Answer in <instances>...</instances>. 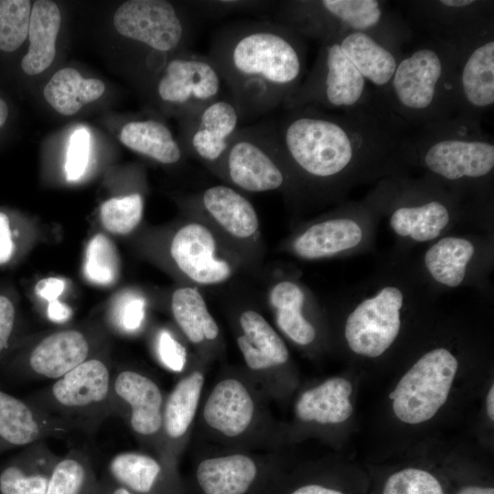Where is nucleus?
<instances>
[{"label":"nucleus","mask_w":494,"mask_h":494,"mask_svg":"<svg viewBox=\"0 0 494 494\" xmlns=\"http://www.w3.org/2000/svg\"><path fill=\"white\" fill-rule=\"evenodd\" d=\"M403 122L376 95L340 113L306 106L289 110L276 128L295 176L317 184H338L375 175L413 154Z\"/></svg>","instance_id":"nucleus-1"},{"label":"nucleus","mask_w":494,"mask_h":494,"mask_svg":"<svg viewBox=\"0 0 494 494\" xmlns=\"http://www.w3.org/2000/svg\"><path fill=\"white\" fill-rule=\"evenodd\" d=\"M304 38L276 21H241L213 36L209 57L242 120L267 113L295 92L304 80Z\"/></svg>","instance_id":"nucleus-2"},{"label":"nucleus","mask_w":494,"mask_h":494,"mask_svg":"<svg viewBox=\"0 0 494 494\" xmlns=\"http://www.w3.org/2000/svg\"><path fill=\"white\" fill-rule=\"evenodd\" d=\"M378 96L403 123L424 126L457 112V52L439 37L400 57L388 86Z\"/></svg>","instance_id":"nucleus-3"},{"label":"nucleus","mask_w":494,"mask_h":494,"mask_svg":"<svg viewBox=\"0 0 494 494\" xmlns=\"http://www.w3.org/2000/svg\"><path fill=\"white\" fill-rule=\"evenodd\" d=\"M276 22L321 43L349 31L368 33L397 46L403 30L377 0H295L278 5Z\"/></svg>","instance_id":"nucleus-4"},{"label":"nucleus","mask_w":494,"mask_h":494,"mask_svg":"<svg viewBox=\"0 0 494 494\" xmlns=\"http://www.w3.org/2000/svg\"><path fill=\"white\" fill-rule=\"evenodd\" d=\"M455 117L424 126L413 141V156L425 169L449 182L481 180L494 169V144L478 124Z\"/></svg>","instance_id":"nucleus-5"},{"label":"nucleus","mask_w":494,"mask_h":494,"mask_svg":"<svg viewBox=\"0 0 494 494\" xmlns=\"http://www.w3.org/2000/svg\"><path fill=\"white\" fill-rule=\"evenodd\" d=\"M113 373L106 358L92 356L26 399L91 436L112 416Z\"/></svg>","instance_id":"nucleus-6"},{"label":"nucleus","mask_w":494,"mask_h":494,"mask_svg":"<svg viewBox=\"0 0 494 494\" xmlns=\"http://www.w3.org/2000/svg\"><path fill=\"white\" fill-rule=\"evenodd\" d=\"M212 169L234 187L252 193L281 189L295 176L276 128L262 125L239 129Z\"/></svg>","instance_id":"nucleus-7"},{"label":"nucleus","mask_w":494,"mask_h":494,"mask_svg":"<svg viewBox=\"0 0 494 494\" xmlns=\"http://www.w3.org/2000/svg\"><path fill=\"white\" fill-rule=\"evenodd\" d=\"M375 96L368 91L366 80L343 53L337 37L321 43L311 70L283 106L287 111L306 106L345 111Z\"/></svg>","instance_id":"nucleus-8"},{"label":"nucleus","mask_w":494,"mask_h":494,"mask_svg":"<svg viewBox=\"0 0 494 494\" xmlns=\"http://www.w3.org/2000/svg\"><path fill=\"white\" fill-rule=\"evenodd\" d=\"M457 370L456 357L446 348L422 355L389 394L396 418L408 424L432 419L446 403Z\"/></svg>","instance_id":"nucleus-9"},{"label":"nucleus","mask_w":494,"mask_h":494,"mask_svg":"<svg viewBox=\"0 0 494 494\" xmlns=\"http://www.w3.org/2000/svg\"><path fill=\"white\" fill-rule=\"evenodd\" d=\"M447 41L457 52L456 117L478 123V116L494 103V38L490 20Z\"/></svg>","instance_id":"nucleus-10"},{"label":"nucleus","mask_w":494,"mask_h":494,"mask_svg":"<svg viewBox=\"0 0 494 494\" xmlns=\"http://www.w3.org/2000/svg\"><path fill=\"white\" fill-rule=\"evenodd\" d=\"M113 26L123 37L132 39L166 63L169 54L183 51L189 26L173 4L165 0H129L115 11Z\"/></svg>","instance_id":"nucleus-11"},{"label":"nucleus","mask_w":494,"mask_h":494,"mask_svg":"<svg viewBox=\"0 0 494 494\" xmlns=\"http://www.w3.org/2000/svg\"><path fill=\"white\" fill-rule=\"evenodd\" d=\"M404 299L400 287L387 285L358 303L344 327L349 349L367 358L384 354L401 331Z\"/></svg>","instance_id":"nucleus-12"},{"label":"nucleus","mask_w":494,"mask_h":494,"mask_svg":"<svg viewBox=\"0 0 494 494\" xmlns=\"http://www.w3.org/2000/svg\"><path fill=\"white\" fill-rule=\"evenodd\" d=\"M161 70L156 95L183 119L219 98L222 79L209 56L183 50Z\"/></svg>","instance_id":"nucleus-13"},{"label":"nucleus","mask_w":494,"mask_h":494,"mask_svg":"<svg viewBox=\"0 0 494 494\" xmlns=\"http://www.w3.org/2000/svg\"><path fill=\"white\" fill-rule=\"evenodd\" d=\"M92 339L82 329L63 328L32 344L8 361L5 372L11 380H57L94 356Z\"/></svg>","instance_id":"nucleus-14"},{"label":"nucleus","mask_w":494,"mask_h":494,"mask_svg":"<svg viewBox=\"0 0 494 494\" xmlns=\"http://www.w3.org/2000/svg\"><path fill=\"white\" fill-rule=\"evenodd\" d=\"M110 403L112 416L124 419L137 436L152 439L162 433L164 396L146 375L129 369L113 372Z\"/></svg>","instance_id":"nucleus-15"},{"label":"nucleus","mask_w":494,"mask_h":494,"mask_svg":"<svg viewBox=\"0 0 494 494\" xmlns=\"http://www.w3.org/2000/svg\"><path fill=\"white\" fill-rule=\"evenodd\" d=\"M170 254L181 273L198 285H220L233 274V266L220 254L213 232L198 221L187 223L175 233Z\"/></svg>","instance_id":"nucleus-16"},{"label":"nucleus","mask_w":494,"mask_h":494,"mask_svg":"<svg viewBox=\"0 0 494 494\" xmlns=\"http://www.w3.org/2000/svg\"><path fill=\"white\" fill-rule=\"evenodd\" d=\"M241 113L231 99L217 98L184 118V144L194 157L213 168L238 132Z\"/></svg>","instance_id":"nucleus-17"},{"label":"nucleus","mask_w":494,"mask_h":494,"mask_svg":"<svg viewBox=\"0 0 494 494\" xmlns=\"http://www.w3.org/2000/svg\"><path fill=\"white\" fill-rule=\"evenodd\" d=\"M73 432L67 422L0 388V455L47 438L64 439Z\"/></svg>","instance_id":"nucleus-18"},{"label":"nucleus","mask_w":494,"mask_h":494,"mask_svg":"<svg viewBox=\"0 0 494 494\" xmlns=\"http://www.w3.org/2000/svg\"><path fill=\"white\" fill-rule=\"evenodd\" d=\"M59 458L45 440L23 447L0 463V494H47Z\"/></svg>","instance_id":"nucleus-19"},{"label":"nucleus","mask_w":494,"mask_h":494,"mask_svg":"<svg viewBox=\"0 0 494 494\" xmlns=\"http://www.w3.org/2000/svg\"><path fill=\"white\" fill-rule=\"evenodd\" d=\"M253 401L245 386L235 379L220 381L209 395L204 410L205 422L224 435L234 437L250 425Z\"/></svg>","instance_id":"nucleus-20"},{"label":"nucleus","mask_w":494,"mask_h":494,"mask_svg":"<svg viewBox=\"0 0 494 494\" xmlns=\"http://www.w3.org/2000/svg\"><path fill=\"white\" fill-rule=\"evenodd\" d=\"M338 38L343 53L366 81L384 90L401 57L397 48L365 32L349 31Z\"/></svg>","instance_id":"nucleus-21"},{"label":"nucleus","mask_w":494,"mask_h":494,"mask_svg":"<svg viewBox=\"0 0 494 494\" xmlns=\"http://www.w3.org/2000/svg\"><path fill=\"white\" fill-rule=\"evenodd\" d=\"M363 239V230L351 218L340 217L311 225L293 242V251L305 260H317L351 250Z\"/></svg>","instance_id":"nucleus-22"},{"label":"nucleus","mask_w":494,"mask_h":494,"mask_svg":"<svg viewBox=\"0 0 494 494\" xmlns=\"http://www.w3.org/2000/svg\"><path fill=\"white\" fill-rule=\"evenodd\" d=\"M199 200L209 216L231 236L248 240L258 232L259 219L254 207L235 188L212 186L202 192Z\"/></svg>","instance_id":"nucleus-23"},{"label":"nucleus","mask_w":494,"mask_h":494,"mask_svg":"<svg viewBox=\"0 0 494 494\" xmlns=\"http://www.w3.org/2000/svg\"><path fill=\"white\" fill-rule=\"evenodd\" d=\"M239 322L242 334L237 338V345L250 369L266 370L288 360L285 343L260 313L245 310Z\"/></svg>","instance_id":"nucleus-24"},{"label":"nucleus","mask_w":494,"mask_h":494,"mask_svg":"<svg viewBox=\"0 0 494 494\" xmlns=\"http://www.w3.org/2000/svg\"><path fill=\"white\" fill-rule=\"evenodd\" d=\"M351 383L344 378H331L304 392L295 404V413L304 422L339 424L352 413Z\"/></svg>","instance_id":"nucleus-25"},{"label":"nucleus","mask_w":494,"mask_h":494,"mask_svg":"<svg viewBox=\"0 0 494 494\" xmlns=\"http://www.w3.org/2000/svg\"><path fill=\"white\" fill-rule=\"evenodd\" d=\"M60 22V11L56 3L38 0L33 4L27 35L29 48L21 61L25 73L37 75L51 65Z\"/></svg>","instance_id":"nucleus-26"},{"label":"nucleus","mask_w":494,"mask_h":494,"mask_svg":"<svg viewBox=\"0 0 494 494\" xmlns=\"http://www.w3.org/2000/svg\"><path fill=\"white\" fill-rule=\"evenodd\" d=\"M256 474L252 458L235 454L201 461L196 477L204 494H245Z\"/></svg>","instance_id":"nucleus-27"},{"label":"nucleus","mask_w":494,"mask_h":494,"mask_svg":"<svg viewBox=\"0 0 494 494\" xmlns=\"http://www.w3.org/2000/svg\"><path fill=\"white\" fill-rule=\"evenodd\" d=\"M450 218L448 206L433 199L395 208L389 222L398 236L425 242L439 237L449 224Z\"/></svg>","instance_id":"nucleus-28"},{"label":"nucleus","mask_w":494,"mask_h":494,"mask_svg":"<svg viewBox=\"0 0 494 494\" xmlns=\"http://www.w3.org/2000/svg\"><path fill=\"white\" fill-rule=\"evenodd\" d=\"M268 297L279 329L298 345L312 343L316 329L303 315L306 296L300 285L288 280L278 282Z\"/></svg>","instance_id":"nucleus-29"},{"label":"nucleus","mask_w":494,"mask_h":494,"mask_svg":"<svg viewBox=\"0 0 494 494\" xmlns=\"http://www.w3.org/2000/svg\"><path fill=\"white\" fill-rule=\"evenodd\" d=\"M119 138L131 150L161 164H176L183 156L169 128L156 120L129 122L122 128Z\"/></svg>","instance_id":"nucleus-30"},{"label":"nucleus","mask_w":494,"mask_h":494,"mask_svg":"<svg viewBox=\"0 0 494 494\" xmlns=\"http://www.w3.org/2000/svg\"><path fill=\"white\" fill-rule=\"evenodd\" d=\"M475 251V245L466 238L444 237L425 252L424 265L436 283L455 288L464 282Z\"/></svg>","instance_id":"nucleus-31"},{"label":"nucleus","mask_w":494,"mask_h":494,"mask_svg":"<svg viewBox=\"0 0 494 494\" xmlns=\"http://www.w3.org/2000/svg\"><path fill=\"white\" fill-rule=\"evenodd\" d=\"M105 86L98 79H84L72 68L57 71L44 88L46 101L59 113L71 115L99 99Z\"/></svg>","instance_id":"nucleus-32"},{"label":"nucleus","mask_w":494,"mask_h":494,"mask_svg":"<svg viewBox=\"0 0 494 494\" xmlns=\"http://www.w3.org/2000/svg\"><path fill=\"white\" fill-rule=\"evenodd\" d=\"M171 312L176 323L191 343L199 344L218 337V324L197 288L184 286L175 290L171 297Z\"/></svg>","instance_id":"nucleus-33"},{"label":"nucleus","mask_w":494,"mask_h":494,"mask_svg":"<svg viewBox=\"0 0 494 494\" xmlns=\"http://www.w3.org/2000/svg\"><path fill=\"white\" fill-rule=\"evenodd\" d=\"M204 376L199 371L180 380L174 387L163 409L162 433L169 441L184 436L190 426L199 402Z\"/></svg>","instance_id":"nucleus-34"},{"label":"nucleus","mask_w":494,"mask_h":494,"mask_svg":"<svg viewBox=\"0 0 494 494\" xmlns=\"http://www.w3.org/2000/svg\"><path fill=\"white\" fill-rule=\"evenodd\" d=\"M159 460L139 452L114 455L107 465L106 475L134 494H153L163 475Z\"/></svg>","instance_id":"nucleus-35"},{"label":"nucleus","mask_w":494,"mask_h":494,"mask_svg":"<svg viewBox=\"0 0 494 494\" xmlns=\"http://www.w3.org/2000/svg\"><path fill=\"white\" fill-rule=\"evenodd\" d=\"M47 494H99V478L89 455L70 449L56 462Z\"/></svg>","instance_id":"nucleus-36"},{"label":"nucleus","mask_w":494,"mask_h":494,"mask_svg":"<svg viewBox=\"0 0 494 494\" xmlns=\"http://www.w3.org/2000/svg\"><path fill=\"white\" fill-rule=\"evenodd\" d=\"M378 494H448V488L435 473L423 467H407L387 476Z\"/></svg>","instance_id":"nucleus-37"},{"label":"nucleus","mask_w":494,"mask_h":494,"mask_svg":"<svg viewBox=\"0 0 494 494\" xmlns=\"http://www.w3.org/2000/svg\"><path fill=\"white\" fill-rule=\"evenodd\" d=\"M119 259L113 242L103 234L93 236L85 251L83 273L86 279L99 285L113 284L119 275Z\"/></svg>","instance_id":"nucleus-38"},{"label":"nucleus","mask_w":494,"mask_h":494,"mask_svg":"<svg viewBox=\"0 0 494 494\" xmlns=\"http://www.w3.org/2000/svg\"><path fill=\"white\" fill-rule=\"evenodd\" d=\"M143 212V197L139 193H133L104 201L100 208V218L108 231L124 235L137 227Z\"/></svg>","instance_id":"nucleus-39"},{"label":"nucleus","mask_w":494,"mask_h":494,"mask_svg":"<svg viewBox=\"0 0 494 494\" xmlns=\"http://www.w3.org/2000/svg\"><path fill=\"white\" fill-rule=\"evenodd\" d=\"M31 8L28 0H0V50L12 52L24 43Z\"/></svg>","instance_id":"nucleus-40"},{"label":"nucleus","mask_w":494,"mask_h":494,"mask_svg":"<svg viewBox=\"0 0 494 494\" xmlns=\"http://www.w3.org/2000/svg\"><path fill=\"white\" fill-rule=\"evenodd\" d=\"M145 317V301L142 296L127 293L120 296L111 308L112 327L123 334H134L143 326Z\"/></svg>","instance_id":"nucleus-41"},{"label":"nucleus","mask_w":494,"mask_h":494,"mask_svg":"<svg viewBox=\"0 0 494 494\" xmlns=\"http://www.w3.org/2000/svg\"><path fill=\"white\" fill-rule=\"evenodd\" d=\"M90 133L83 127L76 129L70 139L65 163V174L69 181H76L85 173L90 159Z\"/></svg>","instance_id":"nucleus-42"},{"label":"nucleus","mask_w":494,"mask_h":494,"mask_svg":"<svg viewBox=\"0 0 494 494\" xmlns=\"http://www.w3.org/2000/svg\"><path fill=\"white\" fill-rule=\"evenodd\" d=\"M155 351L160 363L174 372H180L187 363L184 346L166 329H160L155 338Z\"/></svg>","instance_id":"nucleus-43"},{"label":"nucleus","mask_w":494,"mask_h":494,"mask_svg":"<svg viewBox=\"0 0 494 494\" xmlns=\"http://www.w3.org/2000/svg\"><path fill=\"white\" fill-rule=\"evenodd\" d=\"M194 8L208 16H219L234 12L260 9L271 4L253 0H205L194 1Z\"/></svg>","instance_id":"nucleus-44"},{"label":"nucleus","mask_w":494,"mask_h":494,"mask_svg":"<svg viewBox=\"0 0 494 494\" xmlns=\"http://www.w3.org/2000/svg\"><path fill=\"white\" fill-rule=\"evenodd\" d=\"M15 327V306L7 297L0 295V357L9 348Z\"/></svg>","instance_id":"nucleus-45"},{"label":"nucleus","mask_w":494,"mask_h":494,"mask_svg":"<svg viewBox=\"0 0 494 494\" xmlns=\"http://www.w3.org/2000/svg\"><path fill=\"white\" fill-rule=\"evenodd\" d=\"M65 281L58 277H47L38 281L35 286L36 294L48 303L57 300L63 293Z\"/></svg>","instance_id":"nucleus-46"},{"label":"nucleus","mask_w":494,"mask_h":494,"mask_svg":"<svg viewBox=\"0 0 494 494\" xmlns=\"http://www.w3.org/2000/svg\"><path fill=\"white\" fill-rule=\"evenodd\" d=\"M14 252V242L7 216L0 212V264L7 263Z\"/></svg>","instance_id":"nucleus-47"},{"label":"nucleus","mask_w":494,"mask_h":494,"mask_svg":"<svg viewBox=\"0 0 494 494\" xmlns=\"http://www.w3.org/2000/svg\"><path fill=\"white\" fill-rule=\"evenodd\" d=\"M72 316L71 308L59 299L48 303L47 307L48 318L55 323H64Z\"/></svg>","instance_id":"nucleus-48"},{"label":"nucleus","mask_w":494,"mask_h":494,"mask_svg":"<svg viewBox=\"0 0 494 494\" xmlns=\"http://www.w3.org/2000/svg\"><path fill=\"white\" fill-rule=\"evenodd\" d=\"M289 494H350L345 489L318 483L302 485Z\"/></svg>","instance_id":"nucleus-49"},{"label":"nucleus","mask_w":494,"mask_h":494,"mask_svg":"<svg viewBox=\"0 0 494 494\" xmlns=\"http://www.w3.org/2000/svg\"><path fill=\"white\" fill-rule=\"evenodd\" d=\"M99 494H134L112 480L106 474L99 478Z\"/></svg>","instance_id":"nucleus-50"},{"label":"nucleus","mask_w":494,"mask_h":494,"mask_svg":"<svg viewBox=\"0 0 494 494\" xmlns=\"http://www.w3.org/2000/svg\"><path fill=\"white\" fill-rule=\"evenodd\" d=\"M487 413L491 422L494 421V386L491 384L486 399Z\"/></svg>","instance_id":"nucleus-51"},{"label":"nucleus","mask_w":494,"mask_h":494,"mask_svg":"<svg viewBox=\"0 0 494 494\" xmlns=\"http://www.w3.org/2000/svg\"><path fill=\"white\" fill-rule=\"evenodd\" d=\"M8 116V107L3 98L0 97V127L3 126Z\"/></svg>","instance_id":"nucleus-52"}]
</instances>
